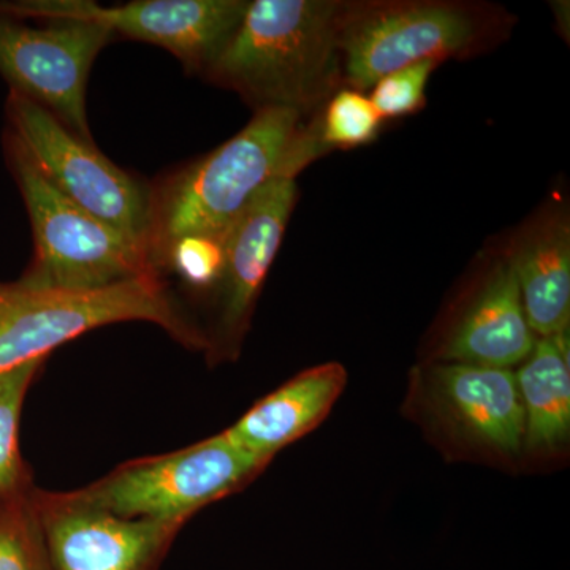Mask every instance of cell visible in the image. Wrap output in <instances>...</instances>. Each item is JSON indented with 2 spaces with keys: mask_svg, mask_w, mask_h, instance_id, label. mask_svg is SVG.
<instances>
[{
  "mask_svg": "<svg viewBox=\"0 0 570 570\" xmlns=\"http://www.w3.org/2000/svg\"><path fill=\"white\" fill-rule=\"evenodd\" d=\"M321 153L298 111L257 110L242 132L153 189L148 254L156 272L179 239H223L266 184L277 176L296 178Z\"/></svg>",
  "mask_w": 570,
  "mask_h": 570,
  "instance_id": "cell-1",
  "label": "cell"
},
{
  "mask_svg": "<svg viewBox=\"0 0 570 570\" xmlns=\"http://www.w3.org/2000/svg\"><path fill=\"white\" fill-rule=\"evenodd\" d=\"M347 3L254 0L205 78L261 108L305 115L341 77L340 37Z\"/></svg>",
  "mask_w": 570,
  "mask_h": 570,
  "instance_id": "cell-2",
  "label": "cell"
},
{
  "mask_svg": "<svg viewBox=\"0 0 570 570\" xmlns=\"http://www.w3.org/2000/svg\"><path fill=\"white\" fill-rule=\"evenodd\" d=\"M121 322H149L189 348L209 340L189 321L160 276H145L99 291H61L0 283V374L47 358L63 343Z\"/></svg>",
  "mask_w": 570,
  "mask_h": 570,
  "instance_id": "cell-3",
  "label": "cell"
},
{
  "mask_svg": "<svg viewBox=\"0 0 570 570\" xmlns=\"http://www.w3.org/2000/svg\"><path fill=\"white\" fill-rule=\"evenodd\" d=\"M3 149L28 209L36 246L22 283L99 291L138 277L160 276L146 250L63 197L10 130L3 135Z\"/></svg>",
  "mask_w": 570,
  "mask_h": 570,
  "instance_id": "cell-4",
  "label": "cell"
},
{
  "mask_svg": "<svg viewBox=\"0 0 570 570\" xmlns=\"http://www.w3.org/2000/svg\"><path fill=\"white\" fill-rule=\"evenodd\" d=\"M268 463L220 433L167 455L134 461L69 494L122 519L184 523L198 509L243 489Z\"/></svg>",
  "mask_w": 570,
  "mask_h": 570,
  "instance_id": "cell-5",
  "label": "cell"
},
{
  "mask_svg": "<svg viewBox=\"0 0 570 570\" xmlns=\"http://www.w3.org/2000/svg\"><path fill=\"white\" fill-rule=\"evenodd\" d=\"M7 130L41 174L75 205L110 225L148 254L153 189L82 140L43 107L10 91ZM149 255V254H148Z\"/></svg>",
  "mask_w": 570,
  "mask_h": 570,
  "instance_id": "cell-6",
  "label": "cell"
},
{
  "mask_svg": "<svg viewBox=\"0 0 570 570\" xmlns=\"http://www.w3.org/2000/svg\"><path fill=\"white\" fill-rule=\"evenodd\" d=\"M490 22L485 10L463 3L347 6L340 37L344 77L366 91L392 71L472 50L489 36Z\"/></svg>",
  "mask_w": 570,
  "mask_h": 570,
  "instance_id": "cell-7",
  "label": "cell"
},
{
  "mask_svg": "<svg viewBox=\"0 0 570 570\" xmlns=\"http://www.w3.org/2000/svg\"><path fill=\"white\" fill-rule=\"evenodd\" d=\"M247 0H138L104 7L89 0H17L0 11L22 20L96 22L127 39L164 48L204 75L242 24Z\"/></svg>",
  "mask_w": 570,
  "mask_h": 570,
  "instance_id": "cell-8",
  "label": "cell"
},
{
  "mask_svg": "<svg viewBox=\"0 0 570 570\" xmlns=\"http://www.w3.org/2000/svg\"><path fill=\"white\" fill-rule=\"evenodd\" d=\"M33 26L0 11V75L10 91L50 111L91 141L86 88L97 56L110 43V29L96 22L41 21Z\"/></svg>",
  "mask_w": 570,
  "mask_h": 570,
  "instance_id": "cell-9",
  "label": "cell"
},
{
  "mask_svg": "<svg viewBox=\"0 0 570 570\" xmlns=\"http://www.w3.org/2000/svg\"><path fill=\"white\" fill-rule=\"evenodd\" d=\"M32 497L55 570H148L183 527L122 519L69 493Z\"/></svg>",
  "mask_w": 570,
  "mask_h": 570,
  "instance_id": "cell-10",
  "label": "cell"
},
{
  "mask_svg": "<svg viewBox=\"0 0 570 570\" xmlns=\"http://www.w3.org/2000/svg\"><path fill=\"white\" fill-rule=\"evenodd\" d=\"M296 202L294 176H277L224 236V265L214 287L219 292V348L234 355L249 326L262 285L275 261Z\"/></svg>",
  "mask_w": 570,
  "mask_h": 570,
  "instance_id": "cell-11",
  "label": "cell"
},
{
  "mask_svg": "<svg viewBox=\"0 0 570 570\" xmlns=\"http://www.w3.org/2000/svg\"><path fill=\"white\" fill-rule=\"evenodd\" d=\"M425 376L428 406L453 433L498 455L521 452L524 414L512 370L441 362Z\"/></svg>",
  "mask_w": 570,
  "mask_h": 570,
  "instance_id": "cell-12",
  "label": "cell"
},
{
  "mask_svg": "<svg viewBox=\"0 0 570 570\" xmlns=\"http://www.w3.org/2000/svg\"><path fill=\"white\" fill-rule=\"evenodd\" d=\"M535 340L521 303L512 258L505 255L493 266L438 356L445 363L512 370L530 355Z\"/></svg>",
  "mask_w": 570,
  "mask_h": 570,
  "instance_id": "cell-13",
  "label": "cell"
},
{
  "mask_svg": "<svg viewBox=\"0 0 570 570\" xmlns=\"http://www.w3.org/2000/svg\"><path fill=\"white\" fill-rule=\"evenodd\" d=\"M346 384L347 371L340 363L309 367L254 404L224 431L225 436L258 459L272 461L281 449L324 422Z\"/></svg>",
  "mask_w": 570,
  "mask_h": 570,
  "instance_id": "cell-14",
  "label": "cell"
},
{
  "mask_svg": "<svg viewBox=\"0 0 570 570\" xmlns=\"http://www.w3.org/2000/svg\"><path fill=\"white\" fill-rule=\"evenodd\" d=\"M521 303L535 337L569 330L570 228L564 216L542 220L512 254Z\"/></svg>",
  "mask_w": 570,
  "mask_h": 570,
  "instance_id": "cell-15",
  "label": "cell"
},
{
  "mask_svg": "<svg viewBox=\"0 0 570 570\" xmlns=\"http://www.w3.org/2000/svg\"><path fill=\"white\" fill-rule=\"evenodd\" d=\"M524 414L523 449L553 453L570 434L569 330L538 337L515 373Z\"/></svg>",
  "mask_w": 570,
  "mask_h": 570,
  "instance_id": "cell-16",
  "label": "cell"
},
{
  "mask_svg": "<svg viewBox=\"0 0 570 570\" xmlns=\"http://www.w3.org/2000/svg\"><path fill=\"white\" fill-rule=\"evenodd\" d=\"M45 358L0 374V502L28 491L20 452V419L24 397Z\"/></svg>",
  "mask_w": 570,
  "mask_h": 570,
  "instance_id": "cell-17",
  "label": "cell"
},
{
  "mask_svg": "<svg viewBox=\"0 0 570 570\" xmlns=\"http://www.w3.org/2000/svg\"><path fill=\"white\" fill-rule=\"evenodd\" d=\"M0 570H55L29 490L0 502Z\"/></svg>",
  "mask_w": 570,
  "mask_h": 570,
  "instance_id": "cell-18",
  "label": "cell"
},
{
  "mask_svg": "<svg viewBox=\"0 0 570 570\" xmlns=\"http://www.w3.org/2000/svg\"><path fill=\"white\" fill-rule=\"evenodd\" d=\"M384 119L365 94L344 89L332 97L324 112L318 140L324 148H356L377 137Z\"/></svg>",
  "mask_w": 570,
  "mask_h": 570,
  "instance_id": "cell-19",
  "label": "cell"
},
{
  "mask_svg": "<svg viewBox=\"0 0 570 570\" xmlns=\"http://www.w3.org/2000/svg\"><path fill=\"white\" fill-rule=\"evenodd\" d=\"M439 62L423 61L385 75L373 86L370 99L382 119L401 118L426 104V85Z\"/></svg>",
  "mask_w": 570,
  "mask_h": 570,
  "instance_id": "cell-20",
  "label": "cell"
},
{
  "mask_svg": "<svg viewBox=\"0 0 570 570\" xmlns=\"http://www.w3.org/2000/svg\"><path fill=\"white\" fill-rule=\"evenodd\" d=\"M224 265V238L187 236L165 254L160 272L170 269L194 288H212L219 281Z\"/></svg>",
  "mask_w": 570,
  "mask_h": 570,
  "instance_id": "cell-21",
  "label": "cell"
}]
</instances>
